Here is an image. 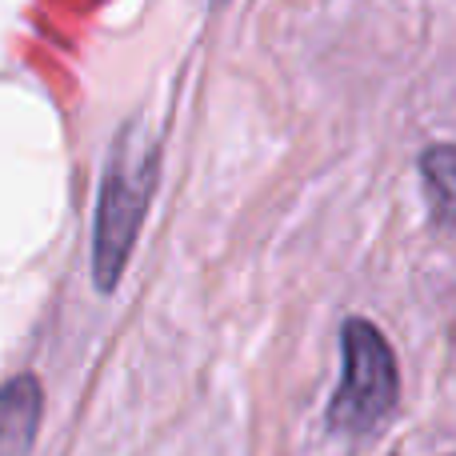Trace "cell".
Masks as SVG:
<instances>
[{"label":"cell","instance_id":"6da1fadb","mask_svg":"<svg viewBox=\"0 0 456 456\" xmlns=\"http://www.w3.org/2000/svg\"><path fill=\"white\" fill-rule=\"evenodd\" d=\"M160 173V152L141 136V128H120L112 144L109 168L96 197V221H93V281L101 292H112L133 256L136 232L152 205Z\"/></svg>","mask_w":456,"mask_h":456},{"label":"cell","instance_id":"3957f363","mask_svg":"<svg viewBox=\"0 0 456 456\" xmlns=\"http://www.w3.org/2000/svg\"><path fill=\"white\" fill-rule=\"evenodd\" d=\"M45 417V393L32 372L12 377L0 388V456H28Z\"/></svg>","mask_w":456,"mask_h":456},{"label":"cell","instance_id":"277c9868","mask_svg":"<svg viewBox=\"0 0 456 456\" xmlns=\"http://www.w3.org/2000/svg\"><path fill=\"white\" fill-rule=\"evenodd\" d=\"M428 213L436 228H456V144H433L420 152Z\"/></svg>","mask_w":456,"mask_h":456},{"label":"cell","instance_id":"7a4b0ae2","mask_svg":"<svg viewBox=\"0 0 456 456\" xmlns=\"http://www.w3.org/2000/svg\"><path fill=\"white\" fill-rule=\"evenodd\" d=\"M401 372L385 332L364 316L340 329V385L329 401V428L340 436H372L396 409Z\"/></svg>","mask_w":456,"mask_h":456}]
</instances>
